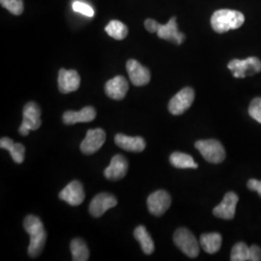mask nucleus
Returning a JSON list of instances; mask_svg holds the SVG:
<instances>
[{"instance_id": "obj_1", "label": "nucleus", "mask_w": 261, "mask_h": 261, "mask_svg": "<svg viewBox=\"0 0 261 261\" xmlns=\"http://www.w3.org/2000/svg\"><path fill=\"white\" fill-rule=\"evenodd\" d=\"M23 226L25 231L29 234L30 243L28 246V254L35 258L41 254L43 251L46 240L47 232L45 230L42 221L34 215H28L24 219Z\"/></svg>"}, {"instance_id": "obj_2", "label": "nucleus", "mask_w": 261, "mask_h": 261, "mask_svg": "<svg viewBox=\"0 0 261 261\" xmlns=\"http://www.w3.org/2000/svg\"><path fill=\"white\" fill-rule=\"evenodd\" d=\"M245 16L235 10L222 9L216 11L211 18V27L217 33H225L231 29L241 28Z\"/></svg>"}, {"instance_id": "obj_3", "label": "nucleus", "mask_w": 261, "mask_h": 261, "mask_svg": "<svg viewBox=\"0 0 261 261\" xmlns=\"http://www.w3.org/2000/svg\"><path fill=\"white\" fill-rule=\"evenodd\" d=\"M144 27L150 33H157L159 38L172 42L176 45H181L185 41V35L178 29L176 18L172 17L167 24H160L155 19H147Z\"/></svg>"}, {"instance_id": "obj_4", "label": "nucleus", "mask_w": 261, "mask_h": 261, "mask_svg": "<svg viewBox=\"0 0 261 261\" xmlns=\"http://www.w3.org/2000/svg\"><path fill=\"white\" fill-rule=\"evenodd\" d=\"M173 241L178 249L187 256L195 258L199 253V244L195 235L185 227L178 228L173 235Z\"/></svg>"}, {"instance_id": "obj_5", "label": "nucleus", "mask_w": 261, "mask_h": 261, "mask_svg": "<svg viewBox=\"0 0 261 261\" xmlns=\"http://www.w3.org/2000/svg\"><path fill=\"white\" fill-rule=\"evenodd\" d=\"M196 148L208 163L220 164L225 159V151L220 141L216 140H198Z\"/></svg>"}, {"instance_id": "obj_6", "label": "nucleus", "mask_w": 261, "mask_h": 261, "mask_svg": "<svg viewBox=\"0 0 261 261\" xmlns=\"http://www.w3.org/2000/svg\"><path fill=\"white\" fill-rule=\"evenodd\" d=\"M228 69L236 79H244L248 75L257 74L261 71V61L257 57H248L247 59H233L228 63Z\"/></svg>"}, {"instance_id": "obj_7", "label": "nucleus", "mask_w": 261, "mask_h": 261, "mask_svg": "<svg viewBox=\"0 0 261 261\" xmlns=\"http://www.w3.org/2000/svg\"><path fill=\"white\" fill-rule=\"evenodd\" d=\"M42 124L41 109L37 103L29 102L23 108L22 122L19 132L21 136H28L30 130H37Z\"/></svg>"}, {"instance_id": "obj_8", "label": "nucleus", "mask_w": 261, "mask_h": 261, "mask_svg": "<svg viewBox=\"0 0 261 261\" xmlns=\"http://www.w3.org/2000/svg\"><path fill=\"white\" fill-rule=\"evenodd\" d=\"M195 91L191 87H185L180 90L168 103V111L173 115H180L186 112L194 103Z\"/></svg>"}, {"instance_id": "obj_9", "label": "nucleus", "mask_w": 261, "mask_h": 261, "mask_svg": "<svg viewBox=\"0 0 261 261\" xmlns=\"http://www.w3.org/2000/svg\"><path fill=\"white\" fill-rule=\"evenodd\" d=\"M171 204V198L168 192L159 190L151 194L147 198V206L150 213L156 217L165 214Z\"/></svg>"}, {"instance_id": "obj_10", "label": "nucleus", "mask_w": 261, "mask_h": 261, "mask_svg": "<svg viewBox=\"0 0 261 261\" xmlns=\"http://www.w3.org/2000/svg\"><path fill=\"white\" fill-rule=\"evenodd\" d=\"M106 141V133L103 129L87 130L86 137L81 144V150L85 155H92L103 145Z\"/></svg>"}, {"instance_id": "obj_11", "label": "nucleus", "mask_w": 261, "mask_h": 261, "mask_svg": "<svg viewBox=\"0 0 261 261\" xmlns=\"http://www.w3.org/2000/svg\"><path fill=\"white\" fill-rule=\"evenodd\" d=\"M59 198L70 205L82 204L85 198L83 184L76 180L72 181L59 193Z\"/></svg>"}, {"instance_id": "obj_12", "label": "nucleus", "mask_w": 261, "mask_h": 261, "mask_svg": "<svg viewBox=\"0 0 261 261\" xmlns=\"http://www.w3.org/2000/svg\"><path fill=\"white\" fill-rule=\"evenodd\" d=\"M126 69L130 77V83L136 86H143L149 84L151 80L150 71L144 66L141 65L139 61L135 59L128 60Z\"/></svg>"}, {"instance_id": "obj_13", "label": "nucleus", "mask_w": 261, "mask_h": 261, "mask_svg": "<svg viewBox=\"0 0 261 261\" xmlns=\"http://www.w3.org/2000/svg\"><path fill=\"white\" fill-rule=\"evenodd\" d=\"M238 200H239V197L235 193L233 192L227 193L224 196L223 201L219 205L215 207L213 214L220 219L232 220L235 216Z\"/></svg>"}, {"instance_id": "obj_14", "label": "nucleus", "mask_w": 261, "mask_h": 261, "mask_svg": "<svg viewBox=\"0 0 261 261\" xmlns=\"http://www.w3.org/2000/svg\"><path fill=\"white\" fill-rule=\"evenodd\" d=\"M81 76L75 70L61 69L58 74V87L63 94L71 93L79 89Z\"/></svg>"}, {"instance_id": "obj_15", "label": "nucleus", "mask_w": 261, "mask_h": 261, "mask_svg": "<svg viewBox=\"0 0 261 261\" xmlns=\"http://www.w3.org/2000/svg\"><path fill=\"white\" fill-rule=\"evenodd\" d=\"M117 204V199L110 194L102 193L94 197L89 205V212L94 218H100L109 209Z\"/></svg>"}, {"instance_id": "obj_16", "label": "nucleus", "mask_w": 261, "mask_h": 261, "mask_svg": "<svg viewBox=\"0 0 261 261\" xmlns=\"http://www.w3.org/2000/svg\"><path fill=\"white\" fill-rule=\"evenodd\" d=\"M129 168L128 161L122 155H115L112 157L111 164L105 169L103 175L109 180H119L126 175Z\"/></svg>"}, {"instance_id": "obj_17", "label": "nucleus", "mask_w": 261, "mask_h": 261, "mask_svg": "<svg viewBox=\"0 0 261 261\" xmlns=\"http://www.w3.org/2000/svg\"><path fill=\"white\" fill-rule=\"evenodd\" d=\"M128 90H129L128 82L122 75H117L113 77L105 85L106 93L113 100H122L126 96Z\"/></svg>"}, {"instance_id": "obj_18", "label": "nucleus", "mask_w": 261, "mask_h": 261, "mask_svg": "<svg viewBox=\"0 0 261 261\" xmlns=\"http://www.w3.org/2000/svg\"><path fill=\"white\" fill-rule=\"evenodd\" d=\"M114 141L118 147L130 152H141L145 149V140L140 137H128L123 134H117Z\"/></svg>"}, {"instance_id": "obj_19", "label": "nucleus", "mask_w": 261, "mask_h": 261, "mask_svg": "<svg viewBox=\"0 0 261 261\" xmlns=\"http://www.w3.org/2000/svg\"><path fill=\"white\" fill-rule=\"evenodd\" d=\"M96 111L92 107H85L80 112L69 111L63 114V122L66 125H75L76 123L93 121Z\"/></svg>"}, {"instance_id": "obj_20", "label": "nucleus", "mask_w": 261, "mask_h": 261, "mask_svg": "<svg viewBox=\"0 0 261 261\" xmlns=\"http://www.w3.org/2000/svg\"><path fill=\"white\" fill-rule=\"evenodd\" d=\"M0 147L9 151L11 157L15 163L21 164L24 161L25 147L21 143H16L9 138H2L0 140Z\"/></svg>"}, {"instance_id": "obj_21", "label": "nucleus", "mask_w": 261, "mask_h": 261, "mask_svg": "<svg viewBox=\"0 0 261 261\" xmlns=\"http://www.w3.org/2000/svg\"><path fill=\"white\" fill-rule=\"evenodd\" d=\"M222 242H223V238L221 234L216 233V232L202 234L199 240L201 248L210 254L219 252V250L222 247Z\"/></svg>"}, {"instance_id": "obj_22", "label": "nucleus", "mask_w": 261, "mask_h": 261, "mask_svg": "<svg viewBox=\"0 0 261 261\" xmlns=\"http://www.w3.org/2000/svg\"><path fill=\"white\" fill-rule=\"evenodd\" d=\"M134 236L140 243L141 249L144 253L152 254L154 252L155 245L148 231L146 230L145 226L143 225L138 226L134 231Z\"/></svg>"}, {"instance_id": "obj_23", "label": "nucleus", "mask_w": 261, "mask_h": 261, "mask_svg": "<svg viewBox=\"0 0 261 261\" xmlns=\"http://www.w3.org/2000/svg\"><path fill=\"white\" fill-rule=\"evenodd\" d=\"M71 252L74 261H86L89 259V250L83 239L75 238L71 242Z\"/></svg>"}, {"instance_id": "obj_24", "label": "nucleus", "mask_w": 261, "mask_h": 261, "mask_svg": "<svg viewBox=\"0 0 261 261\" xmlns=\"http://www.w3.org/2000/svg\"><path fill=\"white\" fill-rule=\"evenodd\" d=\"M169 162L174 168H197L198 167L192 156L182 152L172 153L169 157Z\"/></svg>"}, {"instance_id": "obj_25", "label": "nucleus", "mask_w": 261, "mask_h": 261, "mask_svg": "<svg viewBox=\"0 0 261 261\" xmlns=\"http://www.w3.org/2000/svg\"><path fill=\"white\" fill-rule=\"evenodd\" d=\"M106 32L115 40H123L128 35V28L119 20H112L106 27Z\"/></svg>"}, {"instance_id": "obj_26", "label": "nucleus", "mask_w": 261, "mask_h": 261, "mask_svg": "<svg viewBox=\"0 0 261 261\" xmlns=\"http://www.w3.org/2000/svg\"><path fill=\"white\" fill-rule=\"evenodd\" d=\"M250 257V247H248L245 243L239 242L235 244L231 250L230 260L247 261Z\"/></svg>"}, {"instance_id": "obj_27", "label": "nucleus", "mask_w": 261, "mask_h": 261, "mask_svg": "<svg viewBox=\"0 0 261 261\" xmlns=\"http://www.w3.org/2000/svg\"><path fill=\"white\" fill-rule=\"evenodd\" d=\"M2 7L8 10L15 16H19L23 12V1L22 0H0Z\"/></svg>"}, {"instance_id": "obj_28", "label": "nucleus", "mask_w": 261, "mask_h": 261, "mask_svg": "<svg viewBox=\"0 0 261 261\" xmlns=\"http://www.w3.org/2000/svg\"><path fill=\"white\" fill-rule=\"evenodd\" d=\"M73 10L76 13H80V14L84 15L86 17H89V18H92L95 14L93 8L90 5L82 2V1H75L73 3Z\"/></svg>"}, {"instance_id": "obj_29", "label": "nucleus", "mask_w": 261, "mask_h": 261, "mask_svg": "<svg viewBox=\"0 0 261 261\" xmlns=\"http://www.w3.org/2000/svg\"><path fill=\"white\" fill-rule=\"evenodd\" d=\"M249 114L255 121L261 124V98H255L249 108Z\"/></svg>"}, {"instance_id": "obj_30", "label": "nucleus", "mask_w": 261, "mask_h": 261, "mask_svg": "<svg viewBox=\"0 0 261 261\" xmlns=\"http://www.w3.org/2000/svg\"><path fill=\"white\" fill-rule=\"evenodd\" d=\"M249 260H261V249L258 246L252 245V247H250V257H249Z\"/></svg>"}, {"instance_id": "obj_31", "label": "nucleus", "mask_w": 261, "mask_h": 261, "mask_svg": "<svg viewBox=\"0 0 261 261\" xmlns=\"http://www.w3.org/2000/svg\"><path fill=\"white\" fill-rule=\"evenodd\" d=\"M247 186L250 190L257 192L258 195L261 196V181H258L256 179H251V180H249Z\"/></svg>"}]
</instances>
